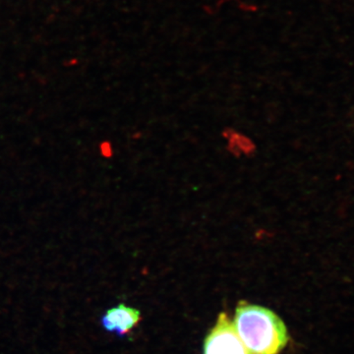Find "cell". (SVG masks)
Masks as SVG:
<instances>
[{
  "instance_id": "cell-1",
  "label": "cell",
  "mask_w": 354,
  "mask_h": 354,
  "mask_svg": "<svg viewBox=\"0 0 354 354\" xmlns=\"http://www.w3.org/2000/svg\"><path fill=\"white\" fill-rule=\"evenodd\" d=\"M234 328L250 354H278L288 342L285 323L271 310L241 301Z\"/></svg>"
},
{
  "instance_id": "cell-2",
  "label": "cell",
  "mask_w": 354,
  "mask_h": 354,
  "mask_svg": "<svg viewBox=\"0 0 354 354\" xmlns=\"http://www.w3.org/2000/svg\"><path fill=\"white\" fill-rule=\"evenodd\" d=\"M204 354H250L234 325L225 313L220 314L215 327L207 335L204 344Z\"/></svg>"
},
{
  "instance_id": "cell-3",
  "label": "cell",
  "mask_w": 354,
  "mask_h": 354,
  "mask_svg": "<svg viewBox=\"0 0 354 354\" xmlns=\"http://www.w3.org/2000/svg\"><path fill=\"white\" fill-rule=\"evenodd\" d=\"M139 321L138 310L120 304L106 312L102 318V325L108 332L123 337L128 334Z\"/></svg>"
}]
</instances>
